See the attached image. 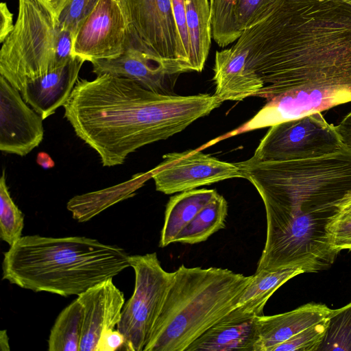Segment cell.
<instances>
[{
	"label": "cell",
	"mask_w": 351,
	"mask_h": 351,
	"mask_svg": "<svg viewBox=\"0 0 351 351\" xmlns=\"http://www.w3.org/2000/svg\"><path fill=\"white\" fill-rule=\"evenodd\" d=\"M235 164L258 192L266 212V241L256 270L329 268L338 254L327 228L351 195V149L344 145L311 158H250Z\"/></svg>",
	"instance_id": "cell-1"
},
{
	"label": "cell",
	"mask_w": 351,
	"mask_h": 351,
	"mask_svg": "<svg viewBox=\"0 0 351 351\" xmlns=\"http://www.w3.org/2000/svg\"><path fill=\"white\" fill-rule=\"evenodd\" d=\"M235 46L263 82L256 97L293 87L351 78V2L280 0L262 21L243 32Z\"/></svg>",
	"instance_id": "cell-2"
},
{
	"label": "cell",
	"mask_w": 351,
	"mask_h": 351,
	"mask_svg": "<svg viewBox=\"0 0 351 351\" xmlns=\"http://www.w3.org/2000/svg\"><path fill=\"white\" fill-rule=\"evenodd\" d=\"M223 101L215 95H178L146 89L109 73L77 79L63 108L76 135L104 167L122 165L141 147L166 140Z\"/></svg>",
	"instance_id": "cell-3"
},
{
	"label": "cell",
	"mask_w": 351,
	"mask_h": 351,
	"mask_svg": "<svg viewBox=\"0 0 351 351\" xmlns=\"http://www.w3.org/2000/svg\"><path fill=\"white\" fill-rule=\"evenodd\" d=\"M129 267L123 248L97 239L27 235L3 253L2 279L34 292L78 296Z\"/></svg>",
	"instance_id": "cell-4"
},
{
	"label": "cell",
	"mask_w": 351,
	"mask_h": 351,
	"mask_svg": "<svg viewBox=\"0 0 351 351\" xmlns=\"http://www.w3.org/2000/svg\"><path fill=\"white\" fill-rule=\"evenodd\" d=\"M251 278L228 269L180 265L143 351H186L235 308Z\"/></svg>",
	"instance_id": "cell-5"
},
{
	"label": "cell",
	"mask_w": 351,
	"mask_h": 351,
	"mask_svg": "<svg viewBox=\"0 0 351 351\" xmlns=\"http://www.w3.org/2000/svg\"><path fill=\"white\" fill-rule=\"evenodd\" d=\"M74 36L39 0H19L14 28L2 43L0 74L18 90L75 58Z\"/></svg>",
	"instance_id": "cell-6"
},
{
	"label": "cell",
	"mask_w": 351,
	"mask_h": 351,
	"mask_svg": "<svg viewBox=\"0 0 351 351\" xmlns=\"http://www.w3.org/2000/svg\"><path fill=\"white\" fill-rule=\"evenodd\" d=\"M134 271L133 294L125 302L117 326L125 338L123 348L143 351L173 278L165 271L156 252L130 256Z\"/></svg>",
	"instance_id": "cell-7"
},
{
	"label": "cell",
	"mask_w": 351,
	"mask_h": 351,
	"mask_svg": "<svg viewBox=\"0 0 351 351\" xmlns=\"http://www.w3.org/2000/svg\"><path fill=\"white\" fill-rule=\"evenodd\" d=\"M343 146L336 126L319 112L270 126L251 158L260 161L311 158Z\"/></svg>",
	"instance_id": "cell-8"
},
{
	"label": "cell",
	"mask_w": 351,
	"mask_h": 351,
	"mask_svg": "<svg viewBox=\"0 0 351 351\" xmlns=\"http://www.w3.org/2000/svg\"><path fill=\"white\" fill-rule=\"evenodd\" d=\"M350 101L351 79L300 85L267 99L254 116L228 135L270 127Z\"/></svg>",
	"instance_id": "cell-9"
},
{
	"label": "cell",
	"mask_w": 351,
	"mask_h": 351,
	"mask_svg": "<svg viewBox=\"0 0 351 351\" xmlns=\"http://www.w3.org/2000/svg\"><path fill=\"white\" fill-rule=\"evenodd\" d=\"M151 170L156 189L167 195L195 189L227 179L242 178L235 163L221 161L199 149L165 154Z\"/></svg>",
	"instance_id": "cell-10"
},
{
	"label": "cell",
	"mask_w": 351,
	"mask_h": 351,
	"mask_svg": "<svg viewBox=\"0 0 351 351\" xmlns=\"http://www.w3.org/2000/svg\"><path fill=\"white\" fill-rule=\"evenodd\" d=\"M132 44L120 0H100L77 31L73 54L90 62L117 58Z\"/></svg>",
	"instance_id": "cell-11"
},
{
	"label": "cell",
	"mask_w": 351,
	"mask_h": 351,
	"mask_svg": "<svg viewBox=\"0 0 351 351\" xmlns=\"http://www.w3.org/2000/svg\"><path fill=\"white\" fill-rule=\"evenodd\" d=\"M120 1L133 44L156 57L178 60V36L171 0Z\"/></svg>",
	"instance_id": "cell-12"
},
{
	"label": "cell",
	"mask_w": 351,
	"mask_h": 351,
	"mask_svg": "<svg viewBox=\"0 0 351 351\" xmlns=\"http://www.w3.org/2000/svg\"><path fill=\"white\" fill-rule=\"evenodd\" d=\"M96 75L109 73L128 78L143 88L161 94H173L178 77L188 69L177 60H164L130 45L119 56L91 62Z\"/></svg>",
	"instance_id": "cell-13"
},
{
	"label": "cell",
	"mask_w": 351,
	"mask_h": 351,
	"mask_svg": "<svg viewBox=\"0 0 351 351\" xmlns=\"http://www.w3.org/2000/svg\"><path fill=\"white\" fill-rule=\"evenodd\" d=\"M43 120L0 75V150L20 156L29 154L43 139Z\"/></svg>",
	"instance_id": "cell-14"
},
{
	"label": "cell",
	"mask_w": 351,
	"mask_h": 351,
	"mask_svg": "<svg viewBox=\"0 0 351 351\" xmlns=\"http://www.w3.org/2000/svg\"><path fill=\"white\" fill-rule=\"evenodd\" d=\"M82 313L80 351H97L101 335L114 329L125 304L123 293L112 278L88 289L77 296Z\"/></svg>",
	"instance_id": "cell-15"
},
{
	"label": "cell",
	"mask_w": 351,
	"mask_h": 351,
	"mask_svg": "<svg viewBox=\"0 0 351 351\" xmlns=\"http://www.w3.org/2000/svg\"><path fill=\"white\" fill-rule=\"evenodd\" d=\"M247 51L234 45L215 53L213 67L215 95L223 101H241L256 97L263 88L259 76L247 66Z\"/></svg>",
	"instance_id": "cell-16"
},
{
	"label": "cell",
	"mask_w": 351,
	"mask_h": 351,
	"mask_svg": "<svg viewBox=\"0 0 351 351\" xmlns=\"http://www.w3.org/2000/svg\"><path fill=\"white\" fill-rule=\"evenodd\" d=\"M257 316L234 308L193 341L186 351H254Z\"/></svg>",
	"instance_id": "cell-17"
},
{
	"label": "cell",
	"mask_w": 351,
	"mask_h": 351,
	"mask_svg": "<svg viewBox=\"0 0 351 351\" xmlns=\"http://www.w3.org/2000/svg\"><path fill=\"white\" fill-rule=\"evenodd\" d=\"M84 62L75 57L64 66L27 82L20 91L23 99L45 119L66 103Z\"/></svg>",
	"instance_id": "cell-18"
},
{
	"label": "cell",
	"mask_w": 351,
	"mask_h": 351,
	"mask_svg": "<svg viewBox=\"0 0 351 351\" xmlns=\"http://www.w3.org/2000/svg\"><path fill=\"white\" fill-rule=\"evenodd\" d=\"M331 310L325 304L311 302L289 312L257 316L258 338L254 351H272L277 345L327 318Z\"/></svg>",
	"instance_id": "cell-19"
},
{
	"label": "cell",
	"mask_w": 351,
	"mask_h": 351,
	"mask_svg": "<svg viewBox=\"0 0 351 351\" xmlns=\"http://www.w3.org/2000/svg\"><path fill=\"white\" fill-rule=\"evenodd\" d=\"M218 194L214 189H192L169 198L165 212L159 246L175 243L179 233Z\"/></svg>",
	"instance_id": "cell-20"
},
{
	"label": "cell",
	"mask_w": 351,
	"mask_h": 351,
	"mask_svg": "<svg viewBox=\"0 0 351 351\" xmlns=\"http://www.w3.org/2000/svg\"><path fill=\"white\" fill-rule=\"evenodd\" d=\"M304 273L298 266L256 270L242 292L235 308L258 316L273 293L292 278Z\"/></svg>",
	"instance_id": "cell-21"
},
{
	"label": "cell",
	"mask_w": 351,
	"mask_h": 351,
	"mask_svg": "<svg viewBox=\"0 0 351 351\" xmlns=\"http://www.w3.org/2000/svg\"><path fill=\"white\" fill-rule=\"evenodd\" d=\"M191 71L201 72L206 61L212 35L210 0H185Z\"/></svg>",
	"instance_id": "cell-22"
},
{
	"label": "cell",
	"mask_w": 351,
	"mask_h": 351,
	"mask_svg": "<svg viewBox=\"0 0 351 351\" xmlns=\"http://www.w3.org/2000/svg\"><path fill=\"white\" fill-rule=\"evenodd\" d=\"M144 182L131 180L121 184L120 188L116 186L75 196L69 201L66 208L78 222L87 221L109 206L132 196Z\"/></svg>",
	"instance_id": "cell-23"
},
{
	"label": "cell",
	"mask_w": 351,
	"mask_h": 351,
	"mask_svg": "<svg viewBox=\"0 0 351 351\" xmlns=\"http://www.w3.org/2000/svg\"><path fill=\"white\" fill-rule=\"evenodd\" d=\"M227 215L228 203L218 193L179 233L175 243L195 244L205 241L224 228Z\"/></svg>",
	"instance_id": "cell-24"
},
{
	"label": "cell",
	"mask_w": 351,
	"mask_h": 351,
	"mask_svg": "<svg viewBox=\"0 0 351 351\" xmlns=\"http://www.w3.org/2000/svg\"><path fill=\"white\" fill-rule=\"evenodd\" d=\"M82 330V308L77 298L56 317L50 330L48 350L80 351Z\"/></svg>",
	"instance_id": "cell-25"
},
{
	"label": "cell",
	"mask_w": 351,
	"mask_h": 351,
	"mask_svg": "<svg viewBox=\"0 0 351 351\" xmlns=\"http://www.w3.org/2000/svg\"><path fill=\"white\" fill-rule=\"evenodd\" d=\"M318 350L351 351V302L340 308L331 310Z\"/></svg>",
	"instance_id": "cell-26"
},
{
	"label": "cell",
	"mask_w": 351,
	"mask_h": 351,
	"mask_svg": "<svg viewBox=\"0 0 351 351\" xmlns=\"http://www.w3.org/2000/svg\"><path fill=\"white\" fill-rule=\"evenodd\" d=\"M24 215L10 196L5 180V169L0 179V237L10 247L23 236Z\"/></svg>",
	"instance_id": "cell-27"
},
{
	"label": "cell",
	"mask_w": 351,
	"mask_h": 351,
	"mask_svg": "<svg viewBox=\"0 0 351 351\" xmlns=\"http://www.w3.org/2000/svg\"><path fill=\"white\" fill-rule=\"evenodd\" d=\"M237 0H213L212 4V35L220 47L235 42L241 32L235 24L234 10Z\"/></svg>",
	"instance_id": "cell-28"
},
{
	"label": "cell",
	"mask_w": 351,
	"mask_h": 351,
	"mask_svg": "<svg viewBox=\"0 0 351 351\" xmlns=\"http://www.w3.org/2000/svg\"><path fill=\"white\" fill-rule=\"evenodd\" d=\"M280 0H237L234 10L235 24L241 32L262 21Z\"/></svg>",
	"instance_id": "cell-29"
},
{
	"label": "cell",
	"mask_w": 351,
	"mask_h": 351,
	"mask_svg": "<svg viewBox=\"0 0 351 351\" xmlns=\"http://www.w3.org/2000/svg\"><path fill=\"white\" fill-rule=\"evenodd\" d=\"M328 317L308 327L287 341L275 346L272 351H317L322 342Z\"/></svg>",
	"instance_id": "cell-30"
},
{
	"label": "cell",
	"mask_w": 351,
	"mask_h": 351,
	"mask_svg": "<svg viewBox=\"0 0 351 351\" xmlns=\"http://www.w3.org/2000/svg\"><path fill=\"white\" fill-rule=\"evenodd\" d=\"M100 0H68L58 17L61 27L75 36Z\"/></svg>",
	"instance_id": "cell-31"
},
{
	"label": "cell",
	"mask_w": 351,
	"mask_h": 351,
	"mask_svg": "<svg viewBox=\"0 0 351 351\" xmlns=\"http://www.w3.org/2000/svg\"><path fill=\"white\" fill-rule=\"evenodd\" d=\"M330 245L338 254L351 250V210L341 211L328 226Z\"/></svg>",
	"instance_id": "cell-32"
},
{
	"label": "cell",
	"mask_w": 351,
	"mask_h": 351,
	"mask_svg": "<svg viewBox=\"0 0 351 351\" xmlns=\"http://www.w3.org/2000/svg\"><path fill=\"white\" fill-rule=\"evenodd\" d=\"M178 36V59L191 71L190 66V45L186 23L185 0H171Z\"/></svg>",
	"instance_id": "cell-33"
},
{
	"label": "cell",
	"mask_w": 351,
	"mask_h": 351,
	"mask_svg": "<svg viewBox=\"0 0 351 351\" xmlns=\"http://www.w3.org/2000/svg\"><path fill=\"white\" fill-rule=\"evenodd\" d=\"M125 338L117 329L104 332L100 337L97 351H114L123 346Z\"/></svg>",
	"instance_id": "cell-34"
},
{
	"label": "cell",
	"mask_w": 351,
	"mask_h": 351,
	"mask_svg": "<svg viewBox=\"0 0 351 351\" xmlns=\"http://www.w3.org/2000/svg\"><path fill=\"white\" fill-rule=\"evenodd\" d=\"M13 14L6 3L0 4V42L3 43L14 28Z\"/></svg>",
	"instance_id": "cell-35"
},
{
	"label": "cell",
	"mask_w": 351,
	"mask_h": 351,
	"mask_svg": "<svg viewBox=\"0 0 351 351\" xmlns=\"http://www.w3.org/2000/svg\"><path fill=\"white\" fill-rule=\"evenodd\" d=\"M335 126L343 144L351 149V111Z\"/></svg>",
	"instance_id": "cell-36"
},
{
	"label": "cell",
	"mask_w": 351,
	"mask_h": 351,
	"mask_svg": "<svg viewBox=\"0 0 351 351\" xmlns=\"http://www.w3.org/2000/svg\"><path fill=\"white\" fill-rule=\"evenodd\" d=\"M58 18L68 0H39Z\"/></svg>",
	"instance_id": "cell-37"
},
{
	"label": "cell",
	"mask_w": 351,
	"mask_h": 351,
	"mask_svg": "<svg viewBox=\"0 0 351 351\" xmlns=\"http://www.w3.org/2000/svg\"><path fill=\"white\" fill-rule=\"evenodd\" d=\"M37 162L43 168H51L54 165V162L49 156L43 152L38 154Z\"/></svg>",
	"instance_id": "cell-38"
},
{
	"label": "cell",
	"mask_w": 351,
	"mask_h": 351,
	"mask_svg": "<svg viewBox=\"0 0 351 351\" xmlns=\"http://www.w3.org/2000/svg\"><path fill=\"white\" fill-rule=\"evenodd\" d=\"M9 339L6 330H1L0 332V350L1 351L10 350Z\"/></svg>",
	"instance_id": "cell-39"
},
{
	"label": "cell",
	"mask_w": 351,
	"mask_h": 351,
	"mask_svg": "<svg viewBox=\"0 0 351 351\" xmlns=\"http://www.w3.org/2000/svg\"><path fill=\"white\" fill-rule=\"evenodd\" d=\"M351 210V195L343 203L341 210Z\"/></svg>",
	"instance_id": "cell-40"
},
{
	"label": "cell",
	"mask_w": 351,
	"mask_h": 351,
	"mask_svg": "<svg viewBox=\"0 0 351 351\" xmlns=\"http://www.w3.org/2000/svg\"><path fill=\"white\" fill-rule=\"evenodd\" d=\"M213 0H210V5H211V9H212V4H213Z\"/></svg>",
	"instance_id": "cell-41"
},
{
	"label": "cell",
	"mask_w": 351,
	"mask_h": 351,
	"mask_svg": "<svg viewBox=\"0 0 351 351\" xmlns=\"http://www.w3.org/2000/svg\"><path fill=\"white\" fill-rule=\"evenodd\" d=\"M347 1H350V2H351V0H347Z\"/></svg>",
	"instance_id": "cell-42"
}]
</instances>
